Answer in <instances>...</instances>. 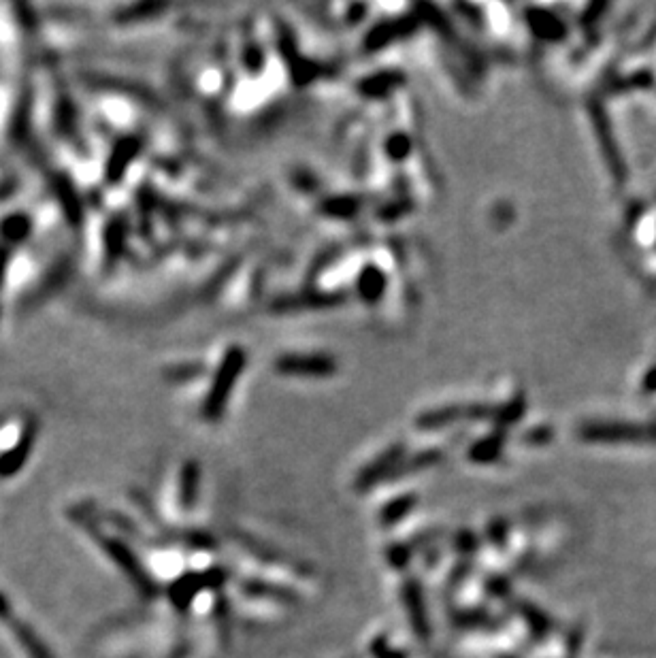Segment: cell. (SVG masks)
I'll use <instances>...</instances> for the list:
<instances>
[{"instance_id":"obj_7","label":"cell","mask_w":656,"mask_h":658,"mask_svg":"<svg viewBox=\"0 0 656 658\" xmlns=\"http://www.w3.org/2000/svg\"><path fill=\"white\" fill-rule=\"evenodd\" d=\"M407 150H409V141L405 139V135H397L395 147H390V156L392 158H403Z\"/></svg>"},{"instance_id":"obj_1","label":"cell","mask_w":656,"mask_h":658,"mask_svg":"<svg viewBox=\"0 0 656 658\" xmlns=\"http://www.w3.org/2000/svg\"><path fill=\"white\" fill-rule=\"evenodd\" d=\"M243 367H245V352L241 348L228 350L216 375H213L211 390L203 403V414L207 418H218L222 414L224 403L228 401V397H231V392L235 388V382Z\"/></svg>"},{"instance_id":"obj_8","label":"cell","mask_w":656,"mask_h":658,"mask_svg":"<svg viewBox=\"0 0 656 658\" xmlns=\"http://www.w3.org/2000/svg\"><path fill=\"white\" fill-rule=\"evenodd\" d=\"M9 614V605L5 601V597H0V616H7Z\"/></svg>"},{"instance_id":"obj_3","label":"cell","mask_w":656,"mask_h":658,"mask_svg":"<svg viewBox=\"0 0 656 658\" xmlns=\"http://www.w3.org/2000/svg\"><path fill=\"white\" fill-rule=\"evenodd\" d=\"M407 22H397V24H382V26H375L369 32V39H367V47L369 49H377V47H384L388 43H392L395 39L401 37V32H407Z\"/></svg>"},{"instance_id":"obj_5","label":"cell","mask_w":656,"mask_h":658,"mask_svg":"<svg viewBox=\"0 0 656 658\" xmlns=\"http://www.w3.org/2000/svg\"><path fill=\"white\" fill-rule=\"evenodd\" d=\"M13 629H15V635H18V639L24 644L30 658H52L41 641L32 635V631L28 627H24V624H15Z\"/></svg>"},{"instance_id":"obj_6","label":"cell","mask_w":656,"mask_h":658,"mask_svg":"<svg viewBox=\"0 0 656 658\" xmlns=\"http://www.w3.org/2000/svg\"><path fill=\"white\" fill-rule=\"evenodd\" d=\"M395 84H399V75H395V73H382V75H373L371 79H367L365 84H360V86H363V90L369 92V94H382V92H386L388 88H392Z\"/></svg>"},{"instance_id":"obj_2","label":"cell","mask_w":656,"mask_h":658,"mask_svg":"<svg viewBox=\"0 0 656 658\" xmlns=\"http://www.w3.org/2000/svg\"><path fill=\"white\" fill-rule=\"evenodd\" d=\"M275 369L284 375L297 377H328L333 375L337 365L333 356L324 354H288L275 363Z\"/></svg>"},{"instance_id":"obj_4","label":"cell","mask_w":656,"mask_h":658,"mask_svg":"<svg viewBox=\"0 0 656 658\" xmlns=\"http://www.w3.org/2000/svg\"><path fill=\"white\" fill-rule=\"evenodd\" d=\"M384 286H386V279H384L382 271L375 269V267H369L363 275H360V279H358L360 294H363L367 301L380 299L382 292H384Z\"/></svg>"}]
</instances>
